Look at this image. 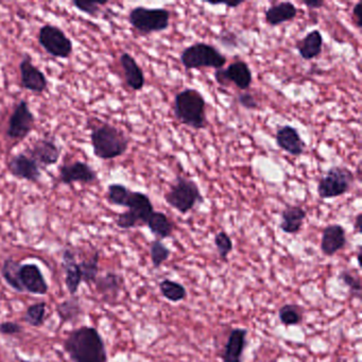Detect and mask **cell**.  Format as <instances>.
Segmentation results:
<instances>
[{
    "mask_svg": "<svg viewBox=\"0 0 362 362\" xmlns=\"http://www.w3.org/2000/svg\"><path fill=\"white\" fill-rule=\"evenodd\" d=\"M126 207L128 211L120 214L116 220V226L122 230L147 226L148 220L154 213L151 200L144 192H131Z\"/></svg>",
    "mask_w": 362,
    "mask_h": 362,
    "instance_id": "cell-7",
    "label": "cell"
},
{
    "mask_svg": "<svg viewBox=\"0 0 362 362\" xmlns=\"http://www.w3.org/2000/svg\"><path fill=\"white\" fill-rule=\"evenodd\" d=\"M181 63L187 71L201 69H223L226 58L214 46L196 43L181 54Z\"/></svg>",
    "mask_w": 362,
    "mask_h": 362,
    "instance_id": "cell-5",
    "label": "cell"
},
{
    "mask_svg": "<svg viewBox=\"0 0 362 362\" xmlns=\"http://www.w3.org/2000/svg\"><path fill=\"white\" fill-rule=\"evenodd\" d=\"M9 171L13 177L27 180L33 183L39 181L42 177L37 163L30 156L24 153L18 154L12 158L9 162Z\"/></svg>",
    "mask_w": 362,
    "mask_h": 362,
    "instance_id": "cell-17",
    "label": "cell"
},
{
    "mask_svg": "<svg viewBox=\"0 0 362 362\" xmlns=\"http://www.w3.org/2000/svg\"><path fill=\"white\" fill-rule=\"evenodd\" d=\"M29 152H30V158H33L37 165L45 167L57 164L61 156L58 146L54 141H47V139L37 141Z\"/></svg>",
    "mask_w": 362,
    "mask_h": 362,
    "instance_id": "cell-22",
    "label": "cell"
},
{
    "mask_svg": "<svg viewBox=\"0 0 362 362\" xmlns=\"http://www.w3.org/2000/svg\"><path fill=\"white\" fill-rule=\"evenodd\" d=\"M361 218L362 214L359 213L356 216L355 223H354V228H355L356 232L361 233Z\"/></svg>",
    "mask_w": 362,
    "mask_h": 362,
    "instance_id": "cell-43",
    "label": "cell"
},
{
    "mask_svg": "<svg viewBox=\"0 0 362 362\" xmlns=\"http://www.w3.org/2000/svg\"><path fill=\"white\" fill-rule=\"evenodd\" d=\"M107 1H81V0H75L73 5L79 11L93 16V18H97L99 13H100L101 6L107 5Z\"/></svg>",
    "mask_w": 362,
    "mask_h": 362,
    "instance_id": "cell-37",
    "label": "cell"
},
{
    "mask_svg": "<svg viewBox=\"0 0 362 362\" xmlns=\"http://www.w3.org/2000/svg\"><path fill=\"white\" fill-rule=\"evenodd\" d=\"M21 262L13 258H7L1 266V276L5 279L6 283L16 290V291L23 293L22 285H21L20 279H18V272H20Z\"/></svg>",
    "mask_w": 362,
    "mask_h": 362,
    "instance_id": "cell-28",
    "label": "cell"
},
{
    "mask_svg": "<svg viewBox=\"0 0 362 362\" xmlns=\"http://www.w3.org/2000/svg\"><path fill=\"white\" fill-rule=\"evenodd\" d=\"M164 199L169 206L177 209L182 215H186L203 201L198 184L194 180L181 175H177L169 192L165 194Z\"/></svg>",
    "mask_w": 362,
    "mask_h": 362,
    "instance_id": "cell-4",
    "label": "cell"
},
{
    "mask_svg": "<svg viewBox=\"0 0 362 362\" xmlns=\"http://www.w3.org/2000/svg\"><path fill=\"white\" fill-rule=\"evenodd\" d=\"M97 173L90 165L83 162L63 165L60 168V181L65 185L73 183H93L96 181Z\"/></svg>",
    "mask_w": 362,
    "mask_h": 362,
    "instance_id": "cell-15",
    "label": "cell"
},
{
    "mask_svg": "<svg viewBox=\"0 0 362 362\" xmlns=\"http://www.w3.org/2000/svg\"><path fill=\"white\" fill-rule=\"evenodd\" d=\"M302 4L310 10L321 9L325 6L324 0H303Z\"/></svg>",
    "mask_w": 362,
    "mask_h": 362,
    "instance_id": "cell-42",
    "label": "cell"
},
{
    "mask_svg": "<svg viewBox=\"0 0 362 362\" xmlns=\"http://www.w3.org/2000/svg\"><path fill=\"white\" fill-rule=\"evenodd\" d=\"M214 243H215L219 257L223 262H228V255L232 253L233 249H234V245H233V240L230 235L223 232V230L217 233L215 235V238H214Z\"/></svg>",
    "mask_w": 362,
    "mask_h": 362,
    "instance_id": "cell-36",
    "label": "cell"
},
{
    "mask_svg": "<svg viewBox=\"0 0 362 362\" xmlns=\"http://www.w3.org/2000/svg\"><path fill=\"white\" fill-rule=\"evenodd\" d=\"M355 175L346 167L334 166L328 169L317 183V196L323 200L343 196L351 190Z\"/></svg>",
    "mask_w": 362,
    "mask_h": 362,
    "instance_id": "cell-8",
    "label": "cell"
},
{
    "mask_svg": "<svg viewBox=\"0 0 362 362\" xmlns=\"http://www.w3.org/2000/svg\"><path fill=\"white\" fill-rule=\"evenodd\" d=\"M57 313L63 323L75 321L81 315L82 306L80 298L73 296L57 306Z\"/></svg>",
    "mask_w": 362,
    "mask_h": 362,
    "instance_id": "cell-27",
    "label": "cell"
},
{
    "mask_svg": "<svg viewBox=\"0 0 362 362\" xmlns=\"http://www.w3.org/2000/svg\"><path fill=\"white\" fill-rule=\"evenodd\" d=\"M247 329L234 328L230 330L228 340L222 349L223 362H243V353L247 347Z\"/></svg>",
    "mask_w": 362,
    "mask_h": 362,
    "instance_id": "cell-14",
    "label": "cell"
},
{
    "mask_svg": "<svg viewBox=\"0 0 362 362\" xmlns=\"http://www.w3.org/2000/svg\"><path fill=\"white\" fill-rule=\"evenodd\" d=\"M18 279L24 291L28 293L45 296L49 291L47 281L37 264H21Z\"/></svg>",
    "mask_w": 362,
    "mask_h": 362,
    "instance_id": "cell-12",
    "label": "cell"
},
{
    "mask_svg": "<svg viewBox=\"0 0 362 362\" xmlns=\"http://www.w3.org/2000/svg\"><path fill=\"white\" fill-rule=\"evenodd\" d=\"M361 247H358V252H357V262L358 264H359V267L361 266Z\"/></svg>",
    "mask_w": 362,
    "mask_h": 362,
    "instance_id": "cell-45",
    "label": "cell"
},
{
    "mask_svg": "<svg viewBox=\"0 0 362 362\" xmlns=\"http://www.w3.org/2000/svg\"><path fill=\"white\" fill-rule=\"evenodd\" d=\"M218 40H219L220 44H221L222 46L226 48H230V49L238 47L239 43H240L236 33L228 30L222 31Z\"/></svg>",
    "mask_w": 362,
    "mask_h": 362,
    "instance_id": "cell-38",
    "label": "cell"
},
{
    "mask_svg": "<svg viewBox=\"0 0 362 362\" xmlns=\"http://www.w3.org/2000/svg\"><path fill=\"white\" fill-rule=\"evenodd\" d=\"M94 156L100 160H114L126 153L129 148L128 137L122 131L109 124L93 128L90 134Z\"/></svg>",
    "mask_w": 362,
    "mask_h": 362,
    "instance_id": "cell-3",
    "label": "cell"
},
{
    "mask_svg": "<svg viewBox=\"0 0 362 362\" xmlns=\"http://www.w3.org/2000/svg\"><path fill=\"white\" fill-rule=\"evenodd\" d=\"M22 86L30 92L41 94L47 88L48 82L43 71L33 64L29 57L23 59L20 64Z\"/></svg>",
    "mask_w": 362,
    "mask_h": 362,
    "instance_id": "cell-16",
    "label": "cell"
},
{
    "mask_svg": "<svg viewBox=\"0 0 362 362\" xmlns=\"http://www.w3.org/2000/svg\"><path fill=\"white\" fill-rule=\"evenodd\" d=\"M120 64L124 69V78L129 88L133 90H143L146 80L143 69L137 64L136 60L131 54L124 52L120 57Z\"/></svg>",
    "mask_w": 362,
    "mask_h": 362,
    "instance_id": "cell-24",
    "label": "cell"
},
{
    "mask_svg": "<svg viewBox=\"0 0 362 362\" xmlns=\"http://www.w3.org/2000/svg\"><path fill=\"white\" fill-rule=\"evenodd\" d=\"M170 255V249L165 245L162 240L156 239L150 243V257H151V262L154 269L160 268L163 264L169 259Z\"/></svg>",
    "mask_w": 362,
    "mask_h": 362,
    "instance_id": "cell-34",
    "label": "cell"
},
{
    "mask_svg": "<svg viewBox=\"0 0 362 362\" xmlns=\"http://www.w3.org/2000/svg\"><path fill=\"white\" fill-rule=\"evenodd\" d=\"M46 313H47L46 302L35 303L25 311L23 320L31 327H41L45 323Z\"/></svg>",
    "mask_w": 362,
    "mask_h": 362,
    "instance_id": "cell-31",
    "label": "cell"
},
{
    "mask_svg": "<svg viewBox=\"0 0 362 362\" xmlns=\"http://www.w3.org/2000/svg\"><path fill=\"white\" fill-rule=\"evenodd\" d=\"M35 120V115L29 109L28 103L24 100L21 101L10 117L7 136L18 141L26 139L33 131Z\"/></svg>",
    "mask_w": 362,
    "mask_h": 362,
    "instance_id": "cell-11",
    "label": "cell"
},
{
    "mask_svg": "<svg viewBox=\"0 0 362 362\" xmlns=\"http://www.w3.org/2000/svg\"><path fill=\"white\" fill-rule=\"evenodd\" d=\"M65 351L71 362H107V346L97 328L81 326L71 330L64 340Z\"/></svg>",
    "mask_w": 362,
    "mask_h": 362,
    "instance_id": "cell-1",
    "label": "cell"
},
{
    "mask_svg": "<svg viewBox=\"0 0 362 362\" xmlns=\"http://www.w3.org/2000/svg\"><path fill=\"white\" fill-rule=\"evenodd\" d=\"M147 226L150 232L158 237V240L168 238L173 235L175 230V224L171 221L170 218L162 211H156L152 214L147 222Z\"/></svg>",
    "mask_w": 362,
    "mask_h": 362,
    "instance_id": "cell-26",
    "label": "cell"
},
{
    "mask_svg": "<svg viewBox=\"0 0 362 362\" xmlns=\"http://www.w3.org/2000/svg\"><path fill=\"white\" fill-rule=\"evenodd\" d=\"M39 42L54 58L67 59L73 54V42L64 31L54 25H45L40 29Z\"/></svg>",
    "mask_w": 362,
    "mask_h": 362,
    "instance_id": "cell-9",
    "label": "cell"
},
{
    "mask_svg": "<svg viewBox=\"0 0 362 362\" xmlns=\"http://www.w3.org/2000/svg\"><path fill=\"white\" fill-rule=\"evenodd\" d=\"M62 267L65 272V285L71 296H76L82 283L81 270L76 254L66 249L62 253Z\"/></svg>",
    "mask_w": 362,
    "mask_h": 362,
    "instance_id": "cell-20",
    "label": "cell"
},
{
    "mask_svg": "<svg viewBox=\"0 0 362 362\" xmlns=\"http://www.w3.org/2000/svg\"><path fill=\"white\" fill-rule=\"evenodd\" d=\"M129 23L141 35L163 33L170 25V12L164 8L149 9L139 6L131 10L129 13Z\"/></svg>",
    "mask_w": 362,
    "mask_h": 362,
    "instance_id": "cell-6",
    "label": "cell"
},
{
    "mask_svg": "<svg viewBox=\"0 0 362 362\" xmlns=\"http://www.w3.org/2000/svg\"><path fill=\"white\" fill-rule=\"evenodd\" d=\"M222 5L226 6L228 8H233V9H236L239 6L243 5V1H236V3H222Z\"/></svg>",
    "mask_w": 362,
    "mask_h": 362,
    "instance_id": "cell-44",
    "label": "cell"
},
{
    "mask_svg": "<svg viewBox=\"0 0 362 362\" xmlns=\"http://www.w3.org/2000/svg\"><path fill=\"white\" fill-rule=\"evenodd\" d=\"M338 279L349 288V293L358 300H361L362 284L361 277L355 271L343 269L339 272Z\"/></svg>",
    "mask_w": 362,
    "mask_h": 362,
    "instance_id": "cell-32",
    "label": "cell"
},
{
    "mask_svg": "<svg viewBox=\"0 0 362 362\" xmlns=\"http://www.w3.org/2000/svg\"><path fill=\"white\" fill-rule=\"evenodd\" d=\"M238 103L245 109L253 111L258 109V103L251 93H241L238 95Z\"/></svg>",
    "mask_w": 362,
    "mask_h": 362,
    "instance_id": "cell-40",
    "label": "cell"
},
{
    "mask_svg": "<svg viewBox=\"0 0 362 362\" xmlns=\"http://www.w3.org/2000/svg\"><path fill=\"white\" fill-rule=\"evenodd\" d=\"M307 213L298 205H286L281 211L279 228L286 234L296 235L302 230Z\"/></svg>",
    "mask_w": 362,
    "mask_h": 362,
    "instance_id": "cell-21",
    "label": "cell"
},
{
    "mask_svg": "<svg viewBox=\"0 0 362 362\" xmlns=\"http://www.w3.org/2000/svg\"><path fill=\"white\" fill-rule=\"evenodd\" d=\"M347 243L346 230L340 224H329L322 233L321 252L327 257H332L344 249Z\"/></svg>",
    "mask_w": 362,
    "mask_h": 362,
    "instance_id": "cell-13",
    "label": "cell"
},
{
    "mask_svg": "<svg viewBox=\"0 0 362 362\" xmlns=\"http://www.w3.org/2000/svg\"><path fill=\"white\" fill-rule=\"evenodd\" d=\"M279 319L286 327L300 325L304 319V309L296 304H285L279 309Z\"/></svg>",
    "mask_w": 362,
    "mask_h": 362,
    "instance_id": "cell-30",
    "label": "cell"
},
{
    "mask_svg": "<svg viewBox=\"0 0 362 362\" xmlns=\"http://www.w3.org/2000/svg\"><path fill=\"white\" fill-rule=\"evenodd\" d=\"M275 141L277 146L290 156H300L306 148L300 133L292 126H283L277 129Z\"/></svg>",
    "mask_w": 362,
    "mask_h": 362,
    "instance_id": "cell-18",
    "label": "cell"
},
{
    "mask_svg": "<svg viewBox=\"0 0 362 362\" xmlns=\"http://www.w3.org/2000/svg\"><path fill=\"white\" fill-rule=\"evenodd\" d=\"M131 190L122 184H111L107 189L109 201L114 205L126 207Z\"/></svg>",
    "mask_w": 362,
    "mask_h": 362,
    "instance_id": "cell-35",
    "label": "cell"
},
{
    "mask_svg": "<svg viewBox=\"0 0 362 362\" xmlns=\"http://www.w3.org/2000/svg\"><path fill=\"white\" fill-rule=\"evenodd\" d=\"M214 77L219 86H230L233 83L241 90H249L253 81L251 69L245 61L233 62L228 69H216Z\"/></svg>",
    "mask_w": 362,
    "mask_h": 362,
    "instance_id": "cell-10",
    "label": "cell"
},
{
    "mask_svg": "<svg viewBox=\"0 0 362 362\" xmlns=\"http://www.w3.org/2000/svg\"><path fill=\"white\" fill-rule=\"evenodd\" d=\"M81 270L82 281L84 283L94 284L99 274V252H95L90 259L79 262Z\"/></svg>",
    "mask_w": 362,
    "mask_h": 362,
    "instance_id": "cell-33",
    "label": "cell"
},
{
    "mask_svg": "<svg viewBox=\"0 0 362 362\" xmlns=\"http://www.w3.org/2000/svg\"><path fill=\"white\" fill-rule=\"evenodd\" d=\"M160 293L166 300L173 303H179L187 298V290L182 284L171 279H163L158 284Z\"/></svg>",
    "mask_w": 362,
    "mask_h": 362,
    "instance_id": "cell-29",
    "label": "cell"
},
{
    "mask_svg": "<svg viewBox=\"0 0 362 362\" xmlns=\"http://www.w3.org/2000/svg\"><path fill=\"white\" fill-rule=\"evenodd\" d=\"M296 48L303 60H313L322 54L323 35L319 30L310 31L302 40L298 41Z\"/></svg>",
    "mask_w": 362,
    "mask_h": 362,
    "instance_id": "cell-23",
    "label": "cell"
},
{
    "mask_svg": "<svg viewBox=\"0 0 362 362\" xmlns=\"http://www.w3.org/2000/svg\"><path fill=\"white\" fill-rule=\"evenodd\" d=\"M96 291L103 296L105 303L115 302L124 288V279L115 272H107L97 277L95 281Z\"/></svg>",
    "mask_w": 362,
    "mask_h": 362,
    "instance_id": "cell-19",
    "label": "cell"
},
{
    "mask_svg": "<svg viewBox=\"0 0 362 362\" xmlns=\"http://www.w3.org/2000/svg\"><path fill=\"white\" fill-rule=\"evenodd\" d=\"M353 21L358 29L362 27L361 3H357L353 8Z\"/></svg>",
    "mask_w": 362,
    "mask_h": 362,
    "instance_id": "cell-41",
    "label": "cell"
},
{
    "mask_svg": "<svg viewBox=\"0 0 362 362\" xmlns=\"http://www.w3.org/2000/svg\"><path fill=\"white\" fill-rule=\"evenodd\" d=\"M23 326L13 321H6L0 323V334L5 336H16L22 334Z\"/></svg>",
    "mask_w": 362,
    "mask_h": 362,
    "instance_id": "cell-39",
    "label": "cell"
},
{
    "mask_svg": "<svg viewBox=\"0 0 362 362\" xmlns=\"http://www.w3.org/2000/svg\"><path fill=\"white\" fill-rule=\"evenodd\" d=\"M296 16H298V8L289 1H283V3L271 6L264 12L267 24L273 27L293 21Z\"/></svg>",
    "mask_w": 362,
    "mask_h": 362,
    "instance_id": "cell-25",
    "label": "cell"
},
{
    "mask_svg": "<svg viewBox=\"0 0 362 362\" xmlns=\"http://www.w3.org/2000/svg\"><path fill=\"white\" fill-rule=\"evenodd\" d=\"M175 116L181 124L202 130L206 128V101L199 90L186 88L175 97Z\"/></svg>",
    "mask_w": 362,
    "mask_h": 362,
    "instance_id": "cell-2",
    "label": "cell"
}]
</instances>
